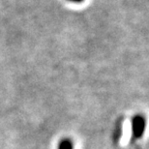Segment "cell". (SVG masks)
I'll use <instances>...</instances> for the list:
<instances>
[{
	"instance_id": "obj_2",
	"label": "cell",
	"mask_w": 149,
	"mask_h": 149,
	"mask_svg": "<svg viewBox=\"0 0 149 149\" xmlns=\"http://www.w3.org/2000/svg\"><path fill=\"white\" fill-rule=\"evenodd\" d=\"M58 149H74L73 142L68 139H63V141H61L60 144H59Z\"/></svg>"
},
{
	"instance_id": "obj_3",
	"label": "cell",
	"mask_w": 149,
	"mask_h": 149,
	"mask_svg": "<svg viewBox=\"0 0 149 149\" xmlns=\"http://www.w3.org/2000/svg\"><path fill=\"white\" fill-rule=\"evenodd\" d=\"M69 1L74 2V3H80V2H82L83 0H69Z\"/></svg>"
},
{
	"instance_id": "obj_1",
	"label": "cell",
	"mask_w": 149,
	"mask_h": 149,
	"mask_svg": "<svg viewBox=\"0 0 149 149\" xmlns=\"http://www.w3.org/2000/svg\"><path fill=\"white\" fill-rule=\"evenodd\" d=\"M145 129V119L141 115H136L132 119V131L133 136L135 139H139L143 135Z\"/></svg>"
}]
</instances>
